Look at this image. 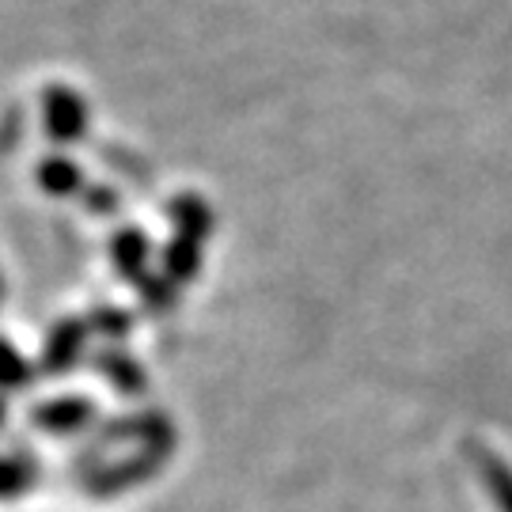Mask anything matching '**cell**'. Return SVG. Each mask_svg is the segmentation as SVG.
Here are the masks:
<instances>
[{"mask_svg":"<svg viewBox=\"0 0 512 512\" xmlns=\"http://www.w3.org/2000/svg\"><path fill=\"white\" fill-rule=\"evenodd\" d=\"M110 258L118 266V274L137 281L148 270V236L137 228H122L118 236L110 239Z\"/></svg>","mask_w":512,"mask_h":512,"instance_id":"8","label":"cell"},{"mask_svg":"<svg viewBox=\"0 0 512 512\" xmlns=\"http://www.w3.org/2000/svg\"><path fill=\"white\" fill-rule=\"evenodd\" d=\"M38 186L46 194H54V198H69V194H76L84 186V171L69 156H46L38 164Z\"/></svg>","mask_w":512,"mask_h":512,"instance_id":"10","label":"cell"},{"mask_svg":"<svg viewBox=\"0 0 512 512\" xmlns=\"http://www.w3.org/2000/svg\"><path fill=\"white\" fill-rule=\"evenodd\" d=\"M95 368L110 387H118L122 395H145L148 391V372L141 368V361H133L122 349H103L95 353Z\"/></svg>","mask_w":512,"mask_h":512,"instance_id":"5","label":"cell"},{"mask_svg":"<svg viewBox=\"0 0 512 512\" xmlns=\"http://www.w3.org/2000/svg\"><path fill=\"white\" fill-rule=\"evenodd\" d=\"M171 448L175 444H145L137 456H129L126 463H107L103 471H95L88 475V490L95 497H110L118 494V490H126V486H137V482H145L160 471V463L171 456Z\"/></svg>","mask_w":512,"mask_h":512,"instance_id":"1","label":"cell"},{"mask_svg":"<svg viewBox=\"0 0 512 512\" xmlns=\"http://www.w3.org/2000/svg\"><path fill=\"white\" fill-rule=\"evenodd\" d=\"M4 414H8V403H4V395H0V421H4Z\"/></svg>","mask_w":512,"mask_h":512,"instance_id":"16","label":"cell"},{"mask_svg":"<svg viewBox=\"0 0 512 512\" xmlns=\"http://www.w3.org/2000/svg\"><path fill=\"white\" fill-rule=\"evenodd\" d=\"M137 285V293H141V300L148 304V311H156V315H167V311L179 304V289L167 281V277H152L145 270V274L133 281Z\"/></svg>","mask_w":512,"mask_h":512,"instance_id":"12","label":"cell"},{"mask_svg":"<svg viewBox=\"0 0 512 512\" xmlns=\"http://www.w3.org/2000/svg\"><path fill=\"white\" fill-rule=\"evenodd\" d=\"M42 122H46V133L57 145H73L88 133V107L84 99L65 88V84H50L42 92Z\"/></svg>","mask_w":512,"mask_h":512,"instance_id":"2","label":"cell"},{"mask_svg":"<svg viewBox=\"0 0 512 512\" xmlns=\"http://www.w3.org/2000/svg\"><path fill=\"white\" fill-rule=\"evenodd\" d=\"M167 213L175 220V236H186L194 243H205L213 236V209L198 194H179L175 202L167 205Z\"/></svg>","mask_w":512,"mask_h":512,"instance_id":"6","label":"cell"},{"mask_svg":"<svg viewBox=\"0 0 512 512\" xmlns=\"http://www.w3.org/2000/svg\"><path fill=\"white\" fill-rule=\"evenodd\" d=\"M35 459L31 456H0V497L23 494L35 482Z\"/></svg>","mask_w":512,"mask_h":512,"instance_id":"11","label":"cell"},{"mask_svg":"<svg viewBox=\"0 0 512 512\" xmlns=\"http://www.w3.org/2000/svg\"><path fill=\"white\" fill-rule=\"evenodd\" d=\"M35 380V368L19 357L16 349L0 338V387L4 391H16V387H27Z\"/></svg>","mask_w":512,"mask_h":512,"instance_id":"13","label":"cell"},{"mask_svg":"<svg viewBox=\"0 0 512 512\" xmlns=\"http://www.w3.org/2000/svg\"><path fill=\"white\" fill-rule=\"evenodd\" d=\"M88 327L99 330L110 342H122L129 330H133V315L122 308H95L92 315H88Z\"/></svg>","mask_w":512,"mask_h":512,"instance_id":"14","label":"cell"},{"mask_svg":"<svg viewBox=\"0 0 512 512\" xmlns=\"http://www.w3.org/2000/svg\"><path fill=\"white\" fill-rule=\"evenodd\" d=\"M88 334H92V327H88L84 319H61V323L50 330V342L42 349V361H38L42 376H65V372L80 361Z\"/></svg>","mask_w":512,"mask_h":512,"instance_id":"3","label":"cell"},{"mask_svg":"<svg viewBox=\"0 0 512 512\" xmlns=\"http://www.w3.org/2000/svg\"><path fill=\"white\" fill-rule=\"evenodd\" d=\"M202 270V243H194V239L186 236H171L164 251V277L179 289L186 281H194Z\"/></svg>","mask_w":512,"mask_h":512,"instance_id":"9","label":"cell"},{"mask_svg":"<svg viewBox=\"0 0 512 512\" xmlns=\"http://www.w3.org/2000/svg\"><path fill=\"white\" fill-rule=\"evenodd\" d=\"M84 194H88V205H92V209H118V194H114V190H107V186H92V190H84Z\"/></svg>","mask_w":512,"mask_h":512,"instance_id":"15","label":"cell"},{"mask_svg":"<svg viewBox=\"0 0 512 512\" xmlns=\"http://www.w3.org/2000/svg\"><path fill=\"white\" fill-rule=\"evenodd\" d=\"M467 452H471V459H475L478 475H482V482H486V490H490V497H494V505L501 512H512V467L509 463H501V459H497L490 448H482V444H471Z\"/></svg>","mask_w":512,"mask_h":512,"instance_id":"7","label":"cell"},{"mask_svg":"<svg viewBox=\"0 0 512 512\" xmlns=\"http://www.w3.org/2000/svg\"><path fill=\"white\" fill-rule=\"evenodd\" d=\"M95 418V403L88 395H61L50 403H38L31 421L46 433H76Z\"/></svg>","mask_w":512,"mask_h":512,"instance_id":"4","label":"cell"}]
</instances>
